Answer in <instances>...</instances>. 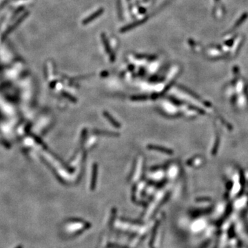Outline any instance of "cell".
I'll return each mask as SVG.
<instances>
[{"mask_svg":"<svg viewBox=\"0 0 248 248\" xmlns=\"http://www.w3.org/2000/svg\"><path fill=\"white\" fill-rule=\"evenodd\" d=\"M18 248H19V247H18Z\"/></svg>","mask_w":248,"mask_h":248,"instance_id":"obj_1","label":"cell"}]
</instances>
